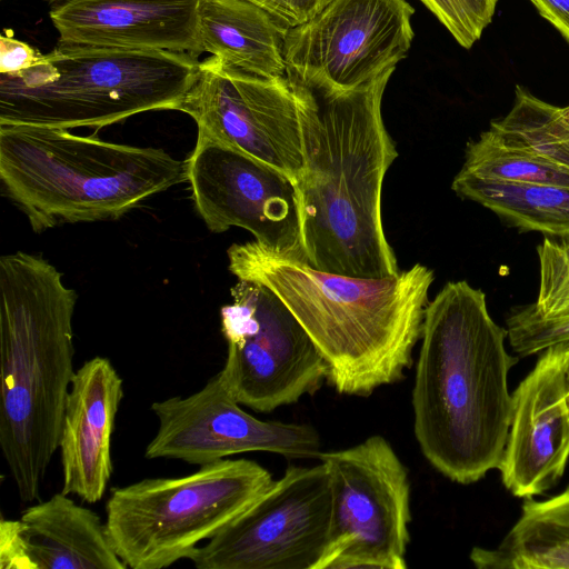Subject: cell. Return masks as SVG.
<instances>
[{"instance_id": "1", "label": "cell", "mask_w": 569, "mask_h": 569, "mask_svg": "<svg viewBox=\"0 0 569 569\" xmlns=\"http://www.w3.org/2000/svg\"><path fill=\"white\" fill-rule=\"evenodd\" d=\"M396 69L343 93L297 83L303 170L296 181L306 262L358 278L400 272L381 221L385 176L398 156L381 114Z\"/></svg>"}, {"instance_id": "2", "label": "cell", "mask_w": 569, "mask_h": 569, "mask_svg": "<svg viewBox=\"0 0 569 569\" xmlns=\"http://www.w3.org/2000/svg\"><path fill=\"white\" fill-rule=\"evenodd\" d=\"M412 389L413 431L428 462L469 485L498 469L508 441L517 358L486 295L450 281L425 309Z\"/></svg>"}, {"instance_id": "3", "label": "cell", "mask_w": 569, "mask_h": 569, "mask_svg": "<svg viewBox=\"0 0 569 569\" xmlns=\"http://www.w3.org/2000/svg\"><path fill=\"white\" fill-rule=\"evenodd\" d=\"M229 270L271 289L307 330L339 392L368 397L397 382L421 337L433 271L420 263L386 278L315 269L259 242L234 243Z\"/></svg>"}, {"instance_id": "4", "label": "cell", "mask_w": 569, "mask_h": 569, "mask_svg": "<svg viewBox=\"0 0 569 569\" xmlns=\"http://www.w3.org/2000/svg\"><path fill=\"white\" fill-rule=\"evenodd\" d=\"M38 254L0 258V448L22 501L38 500L59 449L78 295Z\"/></svg>"}, {"instance_id": "5", "label": "cell", "mask_w": 569, "mask_h": 569, "mask_svg": "<svg viewBox=\"0 0 569 569\" xmlns=\"http://www.w3.org/2000/svg\"><path fill=\"white\" fill-rule=\"evenodd\" d=\"M3 193L34 232L117 220L187 181L186 161L161 148L79 136L69 129L0 124Z\"/></svg>"}, {"instance_id": "6", "label": "cell", "mask_w": 569, "mask_h": 569, "mask_svg": "<svg viewBox=\"0 0 569 569\" xmlns=\"http://www.w3.org/2000/svg\"><path fill=\"white\" fill-rule=\"evenodd\" d=\"M199 62L186 52L58 41L29 69L0 74V124L97 131L141 112L178 111Z\"/></svg>"}, {"instance_id": "7", "label": "cell", "mask_w": 569, "mask_h": 569, "mask_svg": "<svg viewBox=\"0 0 569 569\" xmlns=\"http://www.w3.org/2000/svg\"><path fill=\"white\" fill-rule=\"evenodd\" d=\"M249 459H222L188 476L113 488L106 503L112 546L127 568L162 569L189 559L270 483Z\"/></svg>"}, {"instance_id": "8", "label": "cell", "mask_w": 569, "mask_h": 569, "mask_svg": "<svg viewBox=\"0 0 569 569\" xmlns=\"http://www.w3.org/2000/svg\"><path fill=\"white\" fill-rule=\"evenodd\" d=\"M318 459L330 476L332 512L317 569H406L410 481L391 445L375 435Z\"/></svg>"}, {"instance_id": "9", "label": "cell", "mask_w": 569, "mask_h": 569, "mask_svg": "<svg viewBox=\"0 0 569 569\" xmlns=\"http://www.w3.org/2000/svg\"><path fill=\"white\" fill-rule=\"evenodd\" d=\"M220 310L227 357L218 372L242 406L271 412L313 395L328 368L316 343L267 286L238 279Z\"/></svg>"}, {"instance_id": "10", "label": "cell", "mask_w": 569, "mask_h": 569, "mask_svg": "<svg viewBox=\"0 0 569 569\" xmlns=\"http://www.w3.org/2000/svg\"><path fill=\"white\" fill-rule=\"evenodd\" d=\"M331 512L325 463L289 466L189 560L197 569H317Z\"/></svg>"}, {"instance_id": "11", "label": "cell", "mask_w": 569, "mask_h": 569, "mask_svg": "<svg viewBox=\"0 0 569 569\" xmlns=\"http://www.w3.org/2000/svg\"><path fill=\"white\" fill-rule=\"evenodd\" d=\"M413 13L407 0H331L288 29L286 76L325 94L358 89L406 58L415 37Z\"/></svg>"}, {"instance_id": "12", "label": "cell", "mask_w": 569, "mask_h": 569, "mask_svg": "<svg viewBox=\"0 0 569 569\" xmlns=\"http://www.w3.org/2000/svg\"><path fill=\"white\" fill-rule=\"evenodd\" d=\"M178 111L194 120L199 134L276 168L295 183L299 179L301 126L287 76H254L210 56L199 62Z\"/></svg>"}, {"instance_id": "13", "label": "cell", "mask_w": 569, "mask_h": 569, "mask_svg": "<svg viewBox=\"0 0 569 569\" xmlns=\"http://www.w3.org/2000/svg\"><path fill=\"white\" fill-rule=\"evenodd\" d=\"M186 166L191 199L210 231L240 227L260 244L306 262L300 202L290 177L199 133Z\"/></svg>"}, {"instance_id": "14", "label": "cell", "mask_w": 569, "mask_h": 569, "mask_svg": "<svg viewBox=\"0 0 569 569\" xmlns=\"http://www.w3.org/2000/svg\"><path fill=\"white\" fill-rule=\"evenodd\" d=\"M219 373L188 397H171L151 405L158 420L147 459H177L207 465L229 456L267 451L290 459L321 453L318 431L303 423L260 420L241 408Z\"/></svg>"}, {"instance_id": "15", "label": "cell", "mask_w": 569, "mask_h": 569, "mask_svg": "<svg viewBox=\"0 0 569 569\" xmlns=\"http://www.w3.org/2000/svg\"><path fill=\"white\" fill-rule=\"evenodd\" d=\"M569 341L543 351L512 392L508 441L499 466L513 496L542 495L562 477L569 459Z\"/></svg>"}, {"instance_id": "16", "label": "cell", "mask_w": 569, "mask_h": 569, "mask_svg": "<svg viewBox=\"0 0 569 569\" xmlns=\"http://www.w3.org/2000/svg\"><path fill=\"white\" fill-rule=\"evenodd\" d=\"M199 0H62L51 4L59 41L97 47L203 53Z\"/></svg>"}, {"instance_id": "17", "label": "cell", "mask_w": 569, "mask_h": 569, "mask_svg": "<svg viewBox=\"0 0 569 569\" xmlns=\"http://www.w3.org/2000/svg\"><path fill=\"white\" fill-rule=\"evenodd\" d=\"M1 569H126L106 522L68 495L54 493L22 511L1 518Z\"/></svg>"}, {"instance_id": "18", "label": "cell", "mask_w": 569, "mask_h": 569, "mask_svg": "<svg viewBox=\"0 0 569 569\" xmlns=\"http://www.w3.org/2000/svg\"><path fill=\"white\" fill-rule=\"evenodd\" d=\"M123 381L108 358L93 357L76 370L59 440L64 495L94 503L112 473L111 437Z\"/></svg>"}, {"instance_id": "19", "label": "cell", "mask_w": 569, "mask_h": 569, "mask_svg": "<svg viewBox=\"0 0 569 569\" xmlns=\"http://www.w3.org/2000/svg\"><path fill=\"white\" fill-rule=\"evenodd\" d=\"M198 23L203 52L254 76H286L289 28L260 7L247 0H199Z\"/></svg>"}, {"instance_id": "20", "label": "cell", "mask_w": 569, "mask_h": 569, "mask_svg": "<svg viewBox=\"0 0 569 569\" xmlns=\"http://www.w3.org/2000/svg\"><path fill=\"white\" fill-rule=\"evenodd\" d=\"M469 557L479 569H569V486L546 500L525 498L500 543Z\"/></svg>"}, {"instance_id": "21", "label": "cell", "mask_w": 569, "mask_h": 569, "mask_svg": "<svg viewBox=\"0 0 569 569\" xmlns=\"http://www.w3.org/2000/svg\"><path fill=\"white\" fill-rule=\"evenodd\" d=\"M451 188L522 231L569 237V188L487 180L460 171Z\"/></svg>"}, {"instance_id": "22", "label": "cell", "mask_w": 569, "mask_h": 569, "mask_svg": "<svg viewBox=\"0 0 569 569\" xmlns=\"http://www.w3.org/2000/svg\"><path fill=\"white\" fill-rule=\"evenodd\" d=\"M501 139L569 170V123L562 108L535 97L526 88L517 86L511 110L490 123Z\"/></svg>"}, {"instance_id": "23", "label": "cell", "mask_w": 569, "mask_h": 569, "mask_svg": "<svg viewBox=\"0 0 569 569\" xmlns=\"http://www.w3.org/2000/svg\"><path fill=\"white\" fill-rule=\"evenodd\" d=\"M460 172L487 180L569 188V170L535 152L506 143L490 128L467 144Z\"/></svg>"}, {"instance_id": "24", "label": "cell", "mask_w": 569, "mask_h": 569, "mask_svg": "<svg viewBox=\"0 0 569 569\" xmlns=\"http://www.w3.org/2000/svg\"><path fill=\"white\" fill-rule=\"evenodd\" d=\"M539 290L533 303L542 316L569 315V237H546L537 247Z\"/></svg>"}, {"instance_id": "25", "label": "cell", "mask_w": 569, "mask_h": 569, "mask_svg": "<svg viewBox=\"0 0 569 569\" xmlns=\"http://www.w3.org/2000/svg\"><path fill=\"white\" fill-rule=\"evenodd\" d=\"M506 325L509 343L521 357L569 341V315L542 316L533 303L513 308Z\"/></svg>"}, {"instance_id": "26", "label": "cell", "mask_w": 569, "mask_h": 569, "mask_svg": "<svg viewBox=\"0 0 569 569\" xmlns=\"http://www.w3.org/2000/svg\"><path fill=\"white\" fill-rule=\"evenodd\" d=\"M465 49L490 24L498 0H419Z\"/></svg>"}, {"instance_id": "27", "label": "cell", "mask_w": 569, "mask_h": 569, "mask_svg": "<svg viewBox=\"0 0 569 569\" xmlns=\"http://www.w3.org/2000/svg\"><path fill=\"white\" fill-rule=\"evenodd\" d=\"M287 28L297 27L316 16L331 0H247Z\"/></svg>"}, {"instance_id": "28", "label": "cell", "mask_w": 569, "mask_h": 569, "mask_svg": "<svg viewBox=\"0 0 569 569\" xmlns=\"http://www.w3.org/2000/svg\"><path fill=\"white\" fill-rule=\"evenodd\" d=\"M39 54L27 42L13 38L9 33L0 37V74H18L32 67Z\"/></svg>"}, {"instance_id": "29", "label": "cell", "mask_w": 569, "mask_h": 569, "mask_svg": "<svg viewBox=\"0 0 569 569\" xmlns=\"http://www.w3.org/2000/svg\"><path fill=\"white\" fill-rule=\"evenodd\" d=\"M569 43V0H529Z\"/></svg>"}, {"instance_id": "30", "label": "cell", "mask_w": 569, "mask_h": 569, "mask_svg": "<svg viewBox=\"0 0 569 569\" xmlns=\"http://www.w3.org/2000/svg\"><path fill=\"white\" fill-rule=\"evenodd\" d=\"M562 116H563L565 120L567 121V123H569V106L566 108H562Z\"/></svg>"}, {"instance_id": "31", "label": "cell", "mask_w": 569, "mask_h": 569, "mask_svg": "<svg viewBox=\"0 0 569 569\" xmlns=\"http://www.w3.org/2000/svg\"><path fill=\"white\" fill-rule=\"evenodd\" d=\"M42 1L52 4V3H56V2H59V1H62V0H42Z\"/></svg>"}, {"instance_id": "32", "label": "cell", "mask_w": 569, "mask_h": 569, "mask_svg": "<svg viewBox=\"0 0 569 569\" xmlns=\"http://www.w3.org/2000/svg\"><path fill=\"white\" fill-rule=\"evenodd\" d=\"M567 378H568V382H569V362H568V367H567Z\"/></svg>"}]
</instances>
